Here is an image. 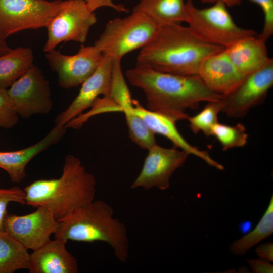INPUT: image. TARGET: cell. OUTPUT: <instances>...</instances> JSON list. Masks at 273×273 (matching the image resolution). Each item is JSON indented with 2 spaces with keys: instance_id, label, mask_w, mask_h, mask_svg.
Listing matches in <instances>:
<instances>
[{
  "instance_id": "cell-1",
  "label": "cell",
  "mask_w": 273,
  "mask_h": 273,
  "mask_svg": "<svg viewBox=\"0 0 273 273\" xmlns=\"http://www.w3.org/2000/svg\"><path fill=\"white\" fill-rule=\"evenodd\" d=\"M130 84L145 94L147 109L176 122L187 119L188 109H197L203 102L219 100L222 95L209 89L198 75H179L136 64L126 72Z\"/></svg>"
},
{
  "instance_id": "cell-2",
  "label": "cell",
  "mask_w": 273,
  "mask_h": 273,
  "mask_svg": "<svg viewBox=\"0 0 273 273\" xmlns=\"http://www.w3.org/2000/svg\"><path fill=\"white\" fill-rule=\"evenodd\" d=\"M224 48L208 43L187 26H160L154 38L141 49L136 64L157 71L179 75H198L201 62Z\"/></svg>"
},
{
  "instance_id": "cell-3",
  "label": "cell",
  "mask_w": 273,
  "mask_h": 273,
  "mask_svg": "<svg viewBox=\"0 0 273 273\" xmlns=\"http://www.w3.org/2000/svg\"><path fill=\"white\" fill-rule=\"evenodd\" d=\"M95 187L94 176L80 160L69 155L59 178L38 179L25 187V204L47 208L59 222L93 201Z\"/></svg>"
},
{
  "instance_id": "cell-4",
  "label": "cell",
  "mask_w": 273,
  "mask_h": 273,
  "mask_svg": "<svg viewBox=\"0 0 273 273\" xmlns=\"http://www.w3.org/2000/svg\"><path fill=\"white\" fill-rule=\"evenodd\" d=\"M55 239L94 242L102 241L113 249L116 257L126 262L128 257L129 241L123 222L114 217L112 208L107 203L96 200L80 207L59 221Z\"/></svg>"
},
{
  "instance_id": "cell-5",
  "label": "cell",
  "mask_w": 273,
  "mask_h": 273,
  "mask_svg": "<svg viewBox=\"0 0 273 273\" xmlns=\"http://www.w3.org/2000/svg\"><path fill=\"white\" fill-rule=\"evenodd\" d=\"M159 27L145 15L132 12L108 22L94 46L103 55L121 61L127 53L150 42Z\"/></svg>"
},
{
  "instance_id": "cell-6",
  "label": "cell",
  "mask_w": 273,
  "mask_h": 273,
  "mask_svg": "<svg viewBox=\"0 0 273 273\" xmlns=\"http://www.w3.org/2000/svg\"><path fill=\"white\" fill-rule=\"evenodd\" d=\"M186 3V23L198 37L208 43L225 49L243 38L257 35L253 29L237 25L221 1L202 9L196 7L193 0Z\"/></svg>"
},
{
  "instance_id": "cell-7",
  "label": "cell",
  "mask_w": 273,
  "mask_h": 273,
  "mask_svg": "<svg viewBox=\"0 0 273 273\" xmlns=\"http://www.w3.org/2000/svg\"><path fill=\"white\" fill-rule=\"evenodd\" d=\"M64 1L0 0V34L5 39L21 31L46 27Z\"/></svg>"
},
{
  "instance_id": "cell-8",
  "label": "cell",
  "mask_w": 273,
  "mask_h": 273,
  "mask_svg": "<svg viewBox=\"0 0 273 273\" xmlns=\"http://www.w3.org/2000/svg\"><path fill=\"white\" fill-rule=\"evenodd\" d=\"M94 12L85 0H66L58 13L47 26L48 38L43 51L55 49L62 42L73 41L84 43L90 28L97 23Z\"/></svg>"
},
{
  "instance_id": "cell-9",
  "label": "cell",
  "mask_w": 273,
  "mask_h": 273,
  "mask_svg": "<svg viewBox=\"0 0 273 273\" xmlns=\"http://www.w3.org/2000/svg\"><path fill=\"white\" fill-rule=\"evenodd\" d=\"M8 91L19 117L26 119L48 114L52 110L49 82L41 69L34 64Z\"/></svg>"
},
{
  "instance_id": "cell-10",
  "label": "cell",
  "mask_w": 273,
  "mask_h": 273,
  "mask_svg": "<svg viewBox=\"0 0 273 273\" xmlns=\"http://www.w3.org/2000/svg\"><path fill=\"white\" fill-rule=\"evenodd\" d=\"M273 85V60L247 75L230 93L222 95L221 112L228 116L241 118L263 103Z\"/></svg>"
},
{
  "instance_id": "cell-11",
  "label": "cell",
  "mask_w": 273,
  "mask_h": 273,
  "mask_svg": "<svg viewBox=\"0 0 273 273\" xmlns=\"http://www.w3.org/2000/svg\"><path fill=\"white\" fill-rule=\"evenodd\" d=\"M45 56L51 69L57 74L59 86L64 89L82 84L95 72L103 58L94 46L84 44L73 55L54 49L46 53Z\"/></svg>"
},
{
  "instance_id": "cell-12",
  "label": "cell",
  "mask_w": 273,
  "mask_h": 273,
  "mask_svg": "<svg viewBox=\"0 0 273 273\" xmlns=\"http://www.w3.org/2000/svg\"><path fill=\"white\" fill-rule=\"evenodd\" d=\"M59 222L44 207H38L29 214L17 215L8 213L4 222V230L28 250H36L50 239L57 231Z\"/></svg>"
},
{
  "instance_id": "cell-13",
  "label": "cell",
  "mask_w": 273,
  "mask_h": 273,
  "mask_svg": "<svg viewBox=\"0 0 273 273\" xmlns=\"http://www.w3.org/2000/svg\"><path fill=\"white\" fill-rule=\"evenodd\" d=\"M148 150L142 168L131 188L148 190L156 187L166 190L170 187L171 176L183 165L189 154L175 147L166 148L157 144Z\"/></svg>"
},
{
  "instance_id": "cell-14",
  "label": "cell",
  "mask_w": 273,
  "mask_h": 273,
  "mask_svg": "<svg viewBox=\"0 0 273 273\" xmlns=\"http://www.w3.org/2000/svg\"><path fill=\"white\" fill-rule=\"evenodd\" d=\"M113 60L103 55L95 72L82 84L78 94L55 119V125H65L89 108L100 95L108 96L111 89Z\"/></svg>"
},
{
  "instance_id": "cell-15",
  "label": "cell",
  "mask_w": 273,
  "mask_h": 273,
  "mask_svg": "<svg viewBox=\"0 0 273 273\" xmlns=\"http://www.w3.org/2000/svg\"><path fill=\"white\" fill-rule=\"evenodd\" d=\"M198 75L209 89L221 95L232 92L244 78L225 49L205 58L200 65Z\"/></svg>"
},
{
  "instance_id": "cell-16",
  "label": "cell",
  "mask_w": 273,
  "mask_h": 273,
  "mask_svg": "<svg viewBox=\"0 0 273 273\" xmlns=\"http://www.w3.org/2000/svg\"><path fill=\"white\" fill-rule=\"evenodd\" d=\"M132 103L134 113L155 134L157 133L166 137L173 143L174 147L201 158L208 165L218 170L224 169L223 166L213 160L207 151H202L189 144L179 133L175 125L176 122L173 119L145 108L136 100L132 99Z\"/></svg>"
},
{
  "instance_id": "cell-17",
  "label": "cell",
  "mask_w": 273,
  "mask_h": 273,
  "mask_svg": "<svg viewBox=\"0 0 273 273\" xmlns=\"http://www.w3.org/2000/svg\"><path fill=\"white\" fill-rule=\"evenodd\" d=\"M64 125H55L47 135L28 147L13 151H0V168L8 174L12 182L21 183L26 177V167L36 155L58 143L63 137Z\"/></svg>"
},
{
  "instance_id": "cell-18",
  "label": "cell",
  "mask_w": 273,
  "mask_h": 273,
  "mask_svg": "<svg viewBox=\"0 0 273 273\" xmlns=\"http://www.w3.org/2000/svg\"><path fill=\"white\" fill-rule=\"evenodd\" d=\"M67 243L55 239L30 254V273H77L76 258L66 248Z\"/></svg>"
},
{
  "instance_id": "cell-19",
  "label": "cell",
  "mask_w": 273,
  "mask_h": 273,
  "mask_svg": "<svg viewBox=\"0 0 273 273\" xmlns=\"http://www.w3.org/2000/svg\"><path fill=\"white\" fill-rule=\"evenodd\" d=\"M225 50L243 77L260 69L273 60L268 56L266 41L257 35L243 38Z\"/></svg>"
},
{
  "instance_id": "cell-20",
  "label": "cell",
  "mask_w": 273,
  "mask_h": 273,
  "mask_svg": "<svg viewBox=\"0 0 273 273\" xmlns=\"http://www.w3.org/2000/svg\"><path fill=\"white\" fill-rule=\"evenodd\" d=\"M111 99L117 107L118 111L125 115L129 137L143 149L148 150L156 144L155 134L134 113L132 99L128 87H123L115 90Z\"/></svg>"
},
{
  "instance_id": "cell-21",
  "label": "cell",
  "mask_w": 273,
  "mask_h": 273,
  "mask_svg": "<svg viewBox=\"0 0 273 273\" xmlns=\"http://www.w3.org/2000/svg\"><path fill=\"white\" fill-rule=\"evenodd\" d=\"M132 12L145 15L159 26L186 22L187 16L184 0H140Z\"/></svg>"
},
{
  "instance_id": "cell-22",
  "label": "cell",
  "mask_w": 273,
  "mask_h": 273,
  "mask_svg": "<svg viewBox=\"0 0 273 273\" xmlns=\"http://www.w3.org/2000/svg\"><path fill=\"white\" fill-rule=\"evenodd\" d=\"M29 47H18L0 56V88L8 89L33 65Z\"/></svg>"
},
{
  "instance_id": "cell-23",
  "label": "cell",
  "mask_w": 273,
  "mask_h": 273,
  "mask_svg": "<svg viewBox=\"0 0 273 273\" xmlns=\"http://www.w3.org/2000/svg\"><path fill=\"white\" fill-rule=\"evenodd\" d=\"M28 249L5 231H0V273H13L28 269Z\"/></svg>"
},
{
  "instance_id": "cell-24",
  "label": "cell",
  "mask_w": 273,
  "mask_h": 273,
  "mask_svg": "<svg viewBox=\"0 0 273 273\" xmlns=\"http://www.w3.org/2000/svg\"><path fill=\"white\" fill-rule=\"evenodd\" d=\"M273 233V196L269 205L255 228L241 238L234 241L230 247L234 255H244L254 246Z\"/></svg>"
},
{
  "instance_id": "cell-25",
  "label": "cell",
  "mask_w": 273,
  "mask_h": 273,
  "mask_svg": "<svg viewBox=\"0 0 273 273\" xmlns=\"http://www.w3.org/2000/svg\"><path fill=\"white\" fill-rule=\"evenodd\" d=\"M220 99L207 102L203 109L198 114L188 117L187 119L189 127L194 133L202 132L207 137L211 135L212 128L218 122V114L221 112L222 103Z\"/></svg>"
},
{
  "instance_id": "cell-26",
  "label": "cell",
  "mask_w": 273,
  "mask_h": 273,
  "mask_svg": "<svg viewBox=\"0 0 273 273\" xmlns=\"http://www.w3.org/2000/svg\"><path fill=\"white\" fill-rule=\"evenodd\" d=\"M211 135L218 140L223 151L244 147L248 138L245 126L240 123L230 126L218 122L212 128Z\"/></svg>"
},
{
  "instance_id": "cell-27",
  "label": "cell",
  "mask_w": 273,
  "mask_h": 273,
  "mask_svg": "<svg viewBox=\"0 0 273 273\" xmlns=\"http://www.w3.org/2000/svg\"><path fill=\"white\" fill-rule=\"evenodd\" d=\"M18 119L8 89L0 88V127L11 128L17 124Z\"/></svg>"
},
{
  "instance_id": "cell-28",
  "label": "cell",
  "mask_w": 273,
  "mask_h": 273,
  "mask_svg": "<svg viewBox=\"0 0 273 273\" xmlns=\"http://www.w3.org/2000/svg\"><path fill=\"white\" fill-rule=\"evenodd\" d=\"M11 202L25 204V193L24 190L18 186L9 189L0 188V231H4V220L8 213V205Z\"/></svg>"
},
{
  "instance_id": "cell-29",
  "label": "cell",
  "mask_w": 273,
  "mask_h": 273,
  "mask_svg": "<svg viewBox=\"0 0 273 273\" xmlns=\"http://www.w3.org/2000/svg\"><path fill=\"white\" fill-rule=\"evenodd\" d=\"M258 5L263 14V26L261 32L257 36L267 41L273 34V0H248Z\"/></svg>"
},
{
  "instance_id": "cell-30",
  "label": "cell",
  "mask_w": 273,
  "mask_h": 273,
  "mask_svg": "<svg viewBox=\"0 0 273 273\" xmlns=\"http://www.w3.org/2000/svg\"><path fill=\"white\" fill-rule=\"evenodd\" d=\"M88 9L92 12L103 7H108L117 12H128L129 10L123 5L115 4L112 0H85Z\"/></svg>"
},
{
  "instance_id": "cell-31",
  "label": "cell",
  "mask_w": 273,
  "mask_h": 273,
  "mask_svg": "<svg viewBox=\"0 0 273 273\" xmlns=\"http://www.w3.org/2000/svg\"><path fill=\"white\" fill-rule=\"evenodd\" d=\"M251 269L255 273H272L273 265L265 261L256 259H247Z\"/></svg>"
},
{
  "instance_id": "cell-32",
  "label": "cell",
  "mask_w": 273,
  "mask_h": 273,
  "mask_svg": "<svg viewBox=\"0 0 273 273\" xmlns=\"http://www.w3.org/2000/svg\"><path fill=\"white\" fill-rule=\"evenodd\" d=\"M256 253L261 258L269 262L273 261V244L267 243L261 244L256 249Z\"/></svg>"
},
{
  "instance_id": "cell-33",
  "label": "cell",
  "mask_w": 273,
  "mask_h": 273,
  "mask_svg": "<svg viewBox=\"0 0 273 273\" xmlns=\"http://www.w3.org/2000/svg\"><path fill=\"white\" fill-rule=\"evenodd\" d=\"M202 3L205 4H213L218 1L223 2L228 7L240 5L242 0H201Z\"/></svg>"
},
{
  "instance_id": "cell-34",
  "label": "cell",
  "mask_w": 273,
  "mask_h": 273,
  "mask_svg": "<svg viewBox=\"0 0 273 273\" xmlns=\"http://www.w3.org/2000/svg\"><path fill=\"white\" fill-rule=\"evenodd\" d=\"M11 49L7 43L6 39L0 34V56L8 53Z\"/></svg>"
},
{
  "instance_id": "cell-35",
  "label": "cell",
  "mask_w": 273,
  "mask_h": 273,
  "mask_svg": "<svg viewBox=\"0 0 273 273\" xmlns=\"http://www.w3.org/2000/svg\"><path fill=\"white\" fill-rule=\"evenodd\" d=\"M252 226V223L251 221H246L242 222L239 225V229L242 234H245L248 232Z\"/></svg>"
}]
</instances>
